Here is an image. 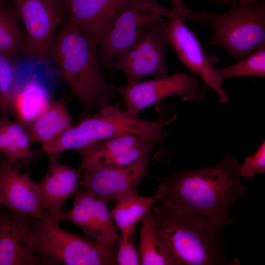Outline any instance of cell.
<instances>
[{"label":"cell","instance_id":"cell-32","mask_svg":"<svg viewBox=\"0 0 265 265\" xmlns=\"http://www.w3.org/2000/svg\"><path fill=\"white\" fill-rule=\"evenodd\" d=\"M210 2H223L229 3L230 5L231 3V0H208Z\"/></svg>","mask_w":265,"mask_h":265},{"label":"cell","instance_id":"cell-29","mask_svg":"<svg viewBox=\"0 0 265 265\" xmlns=\"http://www.w3.org/2000/svg\"><path fill=\"white\" fill-rule=\"evenodd\" d=\"M170 0L172 6L169 18L174 16H181L186 19H189L190 15L193 12L186 6L184 0Z\"/></svg>","mask_w":265,"mask_h":265},{"label":"cell","instance_id":"cell-19","mask_svg":"<svg viewBox=\"0 0 265 265\" xmlns=\"http://www.w3.org/2000/svg\"><path fill=\"white\" fill-rule=\"evenodd\" d=\"M156 202V195L144 197L136 193L117 202L110 212L116 228L121 232V236L132 238L138 222Z\"/></svg>","mask_w":265,"mask_h":265},{"label":"cell","instance_id":"cell-31","mask_svg":"<svg viewBox=\"0 0 265 265\" xmlns=\"http://www.w3.org/2000/svg\"><path fill=\"white\" fill-rule=\"evenodd\" d=\"M259 0H231V4L244 5L253 3ZM230 4V5H231Z\"/></svg>","mask_w":265,"mask_h":265},{"label":"cell","instance_id":"cell-18","mask_svg":"<svg viewBox=\"0 0 265 265\" xmlns=\"http://www.w3.org/2000/svg\"><path fill=\"white\" fill-rule=\"evenodd\" d=\"M24 122L31 142L37 143L42 147L73 126L71 116L63 99L49 101L34 119Z\"/></svg>","mask_w":265,"mask_h":265},{"label":"cell","instance_id":"cell-27","mask_svg":"<svg viewBox=\"0 0 265 265\" xmlns=\"http://www.w3.org/2000/svg\"><path fill=\"white\" fill-rule=\"evenodd\" d=\"M265 173V141L264 140L254 154L245 158L240 164L239 173L240 177L253 179L257 174Z\"/></svg>","mask_w":265,"mask_h":265},{"label":"cell","instance_id":"cell-21","mask_svg":"<svg viewBox=\"0 0 265 265\" xmlns=\"http://www.w3.org/2000/svg\"><path fill=\"white\" fill-rule=\"evenodd\" d=\"M141 221L139 253L141 265H174L160 241L156 229L152 208Z\"/></svg>","mask_w":265,"mask_h":265},{"label":"cell","instance_id":"cell-30","mask_svg":"<svg viewBox=\"0 0 265 265\" xmlns=\"http://www.w3.org/2000/svg\"><path fill=\"white\" fill-rule=\"evenodd\" d=\"M0 111L4 115L9 116L10 114L8 107L3 99L0 94Z\"/></svg>","mask_w":265,"mask_h":265},{"label":"cell","instance_id":"cell-22","mask_svg":"<svg viewBox=\"0 0 265 265\" xmlns=\"http://www.w3.org/2000/svg\"><path fill=\"white\" fill-rule=\"evenodd\" d=\"M74 200L87 209L106 243L119 242L121 235L117 232L106 202L85 189H79L75 194Z\"/></svg>","mask_w":265,"mask_h":265},{"label":"cell","instance_id":"cell-1","mask_svg":"<svg viewBox=\"0 0 265 265\" xmlns=\"http://www.w3.org/2000/svg\"><path fill=\"white\" fill-rule=\"evenodd\" d=\"M240 164L227 153L213 165L176 171L158 186L157 201L190 210L225 227L233 222L232 207L247 189L240 181Z\"/></svg>","mask_w":265,"mask_h":265},{"label":"cell","instance_id":"cell-23","mask_svg":"<svg viewBox=\"0 0 265 265\" xmlns=\"http://www.w3.org/2000/svg\"><path fill=\"white\" fill-rule=\"evenodd\" d=\"M218 78L224 80L238 77H265V43L253 52L232 65L214 68Z\"/></svg>","mask_w":265,"mask_h":265},{"label":"cell","instance_id":"cell-5","mask_svg":"<svg viewBox=\"0 0 265 265\" xmlns=\"http://www.w3.org/2000/svg\"><path fill=\"white\" fill-rule=\"evenodd\" d=\"M47 213L36 219L35 230L41 250L51 265H116L118 243H103L71 233Z\"/></svg>","mask_w":265,"mask_h":265},{"label":"cell","instance_id":"cell-2","mask_svg":"<svg viewBox=\"0 0 265 265\" xmlns=\"http://www.w3.org/2000/svg\"><path fill=\"white\" fill-rule=\"evenodd\" d=\"M98 53L69 17L56 31L50 48L49 61L80 103L81 119L91 116L115 97V91L101 70Z\"/></svg>","mask_w":265,"mask_h":265},{"label":"cell","instance_id":"cell-20","mask_svg":"<svg viewBox=\"0 0 265 265\" xmlns=\"http://www.w3.org/2000/svg\"><path fill=\"white\" fill-rule=\"evenodd\" d=\"M25 46L19 17L11 4L6 5L4 0H0V52L16 60L24 57Z\"/></svg>","mask_w":265,"mask_h":265},{"label":"cell","instance_id":"cell-6","mask_svg":"<svg viewBox=\"0 0 265 265\" xmlns=\"http://www.w3.org/2000/svg\"><path fill=\"white\" fill-rule=\"evenodd\" d=\"M166 23L164 18L152 22L131 46L115 57L108 68L123 73L127 84L147 76L167 75L166 57L169 41Z\"/></svg>","mask_w":265,"mask_h":265},{"label":"cell","instance_id":"cell-28","mask_svg":"<svg viewBox=\"0 0 265 265\" xmlns=\"http://www.w3.org/2000/svg\"><path fill=\"white\" fill-rule=\"evenodd\" d=\"M131 238L121 236L116 254V265H141L139 254Z\"/></svg>","mask_w":265,"mask_h":265},{"label":"cell","instance_id":"cell-15","mask_svg":"<svg viewBox=\"0 0 265 265\" xmlns=\"http://www.w3.org/2000/svg\"><path fill=\"white\" fill-rule=\"evenodd\" d=\"M149 158L123 168H89L80 169L81 184L85 189L105 202H118L137 192L147 174Z\"/></svg>","mask_w":265,"mask_h":265},{"label":"cell","instance_id":"cell-9","mask_svg":"<svg viewBox=\"0 0 265 265\" xmlns=\"http://www.w3.org/2000/svg\"><path fill=\"white\" fill-rule=\"evenodd\" d=\"M171 10L157 0H128L99 45L98 59L108 68L115 57L131 46L149 25L159 18H169Z\"/></svg>","mask_w":265,"mask_h":265},{"label":"cell","instance_id":"cell-10","mask_svg":"<svg viewBox=\"0 0 265 265\" xmlns=\"http://www.w3.org/2000/svg\"><path fill=\"white\" fill-rule=\"evenodd\" d=\"M112 88L123 97L126 110L137 116L142 110L174 95L184 101L201 102L208 87L191 73H179Z\"/></svg>","mask_w":265,"mask_h":265},{"label":"cell","instance_id":"cell-24","mask_svg":"<svg viewBox=\"0 0 265 265\" xmlns=\"http://www.w3.org/2000/svg\"><path fill=\"white\" fill-rule=\"evenodd\" d=\"M4 126L18 160L23 161L25 164H28L33 160L34 153L31 148L32 142L25 122L18 118L11 120L8 116H6L4 119Z\"/></svg>","mask_w":265,"mask_h":265},{"label":"cell","instance_id":"cell-26","mask_svg":"<svg viewBox=\"0 0 265 265\" xmlns=\"http://www.w3.org/2000/svg\"><path fill=\"white\" fill-rule=\"evenodd\" d=\"M93 143L79 127L73 126L54 140L42 147V150L47 156H56L67 150L78 151Z\"/></svg>","mask_w":265,"mask_h":265},{"label":"cell","instance_id":"cell-7","mask_svg":"<svg viewBox=\"0 0 265 265\" xmlns=\"http://www.w3.org/2000/svg\"><path fill=\"white\" fill-rule=\"evenodd\" d=\"M157 106L158 118L154 120L140 119L126 110H122L109 103L93 116L81 119L77 125L95 142L110 138L136 136L147 138L163 146L168 134L163 130L176 117L169 119L162 110L161 103Z\"/></svg>","mask_w":265,"mask_h":265},{"label":"cell","instance_id":"cell-3","mask_svg":"<svg viewBox=\"0 0 265 265\" xmlns=\"http://www.w3.org/2000/svg\"><path fill=\"white\" fill-rule=\"evenodd\" d=\"M160 241L174 265H222L227 259L224 226L180 207L153 206Z\"/></svg>","mask_w":265,"mask_h":265},{"label":"cell","instance_id":"cell-14","mask_svg":"<svg viewBox=\"0 0 265 265\" xmlns=\"http://www.w3.org/2000/svg\"><path fill=\"white\" fill-rule=\"evenodd\" d=\"M155 143L147 138L124 136L95 142L78 151L80 169L123 168L148 158Z\"/></svg>","mask_w":265,"mask_h":265},{"label":"cell","instance_id":"cell-25","mask_svg":"<svg viewBox=\"0 0 265 265\" xmlns=\"http://www.w3.org/2000/svg\"><path fill=\"white\" fill-rule=\"evenodd\" d=\"M15 60L0 52V94L5 102L10 113L20 86L18 80Z\"/></svg>","mask_w":265,"mask_h":265},{"label":"cell","instance_id":"cell-13","mask_svg":"<svg viewBox=\"0 0 265 265\" xmlns=\"http://www.w3.org/2000/svg\"><path fill=\"white\" fill-rule=\"evenodd\" d=\"M22 161L11 162L0 154V205L14 212L34 219L47 212L42 202L37 183L28 173H21Z\"/></svg>","mask_w":265,"mask_h":265},{"label":"cell","instance_id":"cell-11","mask_svg":"<svg viewBox=\"0 0 265 265\" xmlns=\"http://www.w3.org/2000/svg\"><path fill=\"white\" fill-rule=\"evenodd\" d=\"M36 219L0 211V265H50L39 244Z\"/></svg>","mask_w":265,"mask_h":265},{"label":"cell","instance_id":"cell-12","mask_svg":"<svg viewBox=\"0 0 265 265\" xmlns=\"http://www.w3.org/2000/svg\"><path fill=\"white\" fill-rule=\"evenodd\" d=\"M168 19L169 43L179 60L190 73L216 93L220 102L227 103L228 96L222 87L223 81L215 74L213 60L207 56L196 34L186 26V19L174 16Z\"/></svg>","mask_w":265,"mask_h":265},{"label":"cell","instance_id":"cell-17","mask_svg":"<svg viewBox=\"0 0 265 265\" xmlns=\"http://www.w3.org/2000/svg\"><path fill=\"white\" fill-rule=\"evenodd\" d=\"M48 157L47 171L37 184L45 211L56 216L61 212L64 203L79 189L81 170L60 162L55 155Z\"/></svg>","mask_w":265,"mask_h":265},{"label":"cell","instance_id":"cell-8","mask_svg":"<svg viewBox=\"0 0 265 265\" xmlns=\"http://www.w3.org/2000/svg\"><path fill=\"white\" fill-rule=\"evenodd\" d=\"M23 25L25 57L46 63L53 37L68 17L62 0H10Z\"/></svg>","mask_w":265,"mask_h":265},{"label":"cell","instance_id":"cell-16","mask_svg":"<svg viewBox=\"0 0 265 265\" xmlns=\"http://www.w3.org/2000/svg\"><path fill=\"white\" fill-rule=\"evenodd\" d=\"M68 17L93 48L100 44L128 0H62Z\"/></svg>","mask_w":265,"mask_h":265},{"label":"cell","instance_id":"cell-4","mask_svg":"<svg viewBox=\"0 0 265 265\" xmlns=\"http://www.w3.org/2000/svg\"><path fill=\"white\" fill-rule=\"evenodd\" d=\"M208 24L211 35L206 44L224 48L229 56L238 61L265 43V0L251 4H232L225 12L202 10L189 19Z\"/></svg>","mask_w":265,"mask_h":265}]
</instances>
